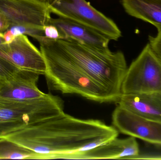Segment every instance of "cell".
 Listing matches in <instances>:
<instances>
[{"mask_svg":"<svg viewBox=\"0 0 161 160\" xmlns=\"http://www.w3.org/2000/svg\"><path fill=\"white\" fill-rule=\"evenodd\" d=\"M44 36L49 39L58 40L62 39V35L59 29L54 25L49 23L43 28Z\"/></svg>","mask_w":161,"mask_h":160,"instance_id":"e0dca14e","label":"cell"},{"mask_svg":"<svg viewBox=\"0 0 161 160\" xmlns=\"http://www.w3.org/2000/svg\"><path fill=\"white\" fill-rule=\"evenodd\" d=\"M161 93V61L149 43L128 68L122 94Z\"/></svg>","mask_w":161,"mask_h":160,"instance_id":"8992f818","label":"cell"},{"mask_svg":"<svg viewBox=\"0 0 161 160\" xmlns=\"http://www.w3.org/2000/svg\"><path fill=\"white\" fill-rule=\"evenodd\" d=\"M5 44H9L14 40L15 37L12 34L10 30H8L3 33Z\"/></svg>","mask_w":161,"mask_h":160,"instance_id":"ffe728a7","label":"cell"},{"mask_svg":"<svg viewBox=\"0 0 161 160\" xmlns=\"http://www.w3.org/2000/svg\"><path fill=\"white\" fill-rule=\"evenodd\" d=\"M0 159L43 160V156L6 138H0Z\"/></svg>","mask_w":161,"mask_h":160,"instance_id":"9a60e30c","label":"cell"},{"mask_svg":"<svg viewBox=\"0 0 161 160\" xmlns=\"http://www.w3.org/2000/svg\"><path fill=\"white\" fill-rule=\"evenodd\" d=\"M63 112L64 101L52 94L27 101L0 100V138Z\"/></svg>","mask_w":161,"mask_h":160,"instance_id":"277c9868","label":"cell"},{"mask_svg":"<svg viewBox=\"0 0 161 160\" xmlns=\"http://www.w3.org/2000/svg\"><path fill=\"white\" fill-rule=\"evenodd\" d=\"M117 103L133 113L161 122V93L122 94Z\"/></svg>","mask_w":161,"mask_h":160,"instance_id":"4fadbf2b","label":"cell"},{"mask_svg":"<svg viewBox=\"0 0 161 160\" xmlns=\"http://www.w3.org/2000/svg\"><path fill=\"white\" fill-rule=\"evenodd\" d=\"M149 43L155 54L161 61V31L158 32L156 36H149Z\"/></svg>","mask_w":161,"mask_h":160,"instance_id":"ac0fdd59","label":"cell"},{"mask_svg":"<svg viewBox=\"0 0 161 160\" xmlns=\"http://www.w3.org/2000/svg\"><path fill=\"white\" fill-rule=\"evenodd\" d=\"M126 12L161 31V0H122Z\"/></svg>","mask_w":161,"mask_h":160,"instance_id":"5bb4252c","label":"cell"},{"mask_svg":"<svg viewBox=\"0 0 161 160\" xmlns=\"http://www.w3.org/2000/svg\"><path fill=\"white\" fill-rule=\"evenodd\" d=\"M2 51L7 59L22 70L44 75L46 70L45 59L25 35L15 38L9 44H4Z\"/></svg>","mask_w":161,"mask_h":160,"instance_id":"9c48e42d","label":"cell"},{"mask_svg":"<svg viewBox=\"0 0 161 160\" xmlns=\"http://www.w3.org/2000/svg\"><path fill=\"white\" fill-rule=\"evenodd\" d=\"M9 27L10 25L5 17L0 13V32L2 33H4L8 30Z\"/></svg>","mask_w":161,"mask_h":160,"instance_id":"d6986e66","label":"cell"},{"mask_svg":"<svg viewBox=\"0 0 161 160\" xmlns=\"http://www.w3.org/2000/svg\"><path fill=\"white\" fill-rule=\"evenodd\" d=\"M57 41L71 60L105 87L117 103L122 95V84L128 68L124 54L113 52L108 48L87 46L72 39Z\"/></svg>","mask_w":161,"mask_h":160,"instance_id":"3957f363","label":"cell"},{"mask_svg":"<svg viewBox=\"0 0 161 160\" xmlns=\"http://www.w3.org/2000/svg\"><path fill=\"white\" fill-rule=\"evenodd\" d=\"M43 1H48V0H43Z\"/></svg>","mask_w":161,"mask_h":160,"instance_id":"7402d4cb","label":"cell"},{"mask_svg":"<svg viewBox=\"0 0 161 160\" xmlns=\"http://www.w3.org/2000/svg\"><path fill=\"white\" fill-rule=\"evenodd\" d=\"M112 125L119 132L161 146V122L138 115L117 106L112 114Z\"/></svg>","mask_w":161,"mask_h":160,"instance_id":"ba28073f","label":"cell"},{"mask_svg":"<svg viewBox=\"0 0 161 160\" xmlns=\"http://www.w3.org/2000/svg\"><path fill=\"white\" fill-rule=\"evenodd\" d=\"M119 133L100 120L79 119L63 112L3 137L41 154L43 160L55 159L92 149Z\"/></svg>","mask_w":161,"mask_h":160,"instance_id":"6da1fadb","label":"cell"},{"mask_svg":"<svg viewBox=\"0 0 161 160\" xmlns=\"http://www.w3.org/2000/svg\"><path fill=\"white\" fill-rule=\"evenodd\" d=\"M37 41L46 62L44 75L50 90L76 94L100 103H116L115 99L105 87L71 60L57 40L43 37Z\"/></svg>","mask_w":161,"mask_h":160,"instance_id":"7a4b0ae2","label":"cell"},{"mask_svg":"<svg viewBox=\"0 0 161 160\" xmlns=\"http://www.w3.org/2000/svg\"><path fill=\"white\" fill-rule=\"evenodd\" d=\"M50 23L56 26L63 39L75 40L81 44L99 49L108 48L110 39L98 32L69 20L51 18Z\"/></svg>","mask_w":161,"mask_h":160,"instance_id":"7c38bea8","label":"cell"},{"mask_svg":"<svg viewBox=\"0 0 161 160\" xmlns=\"http://www.w3.org/2000/svg\"><path fill=\"white\" fill-rule=\"evenodd\" d=\"M140 154L136 138H115L92 149L78 154L67 155L61 159L73 160L133 159Z\"/></svg>","mask_w":161,"mask_h":160,"instance_id":"30bf717a","label":"cell"},{"mask_svg":"<svg viewBox=\"0 0 161 160\" xmlns=\"http://www.w3.org/2000/svg\"><path fill=\"white\" fill-rule=\"evenodd\" d=\"M51 13L89 27L110 40H117L122 33L115 23L85 0H48Z\"/></svg>","mask_w":161,"mask_h":160,"instance_id":"5b68a950","label":"cell"},{"mask_svg":"<svg viewBox=\"0 0 161 160\" xmlns=\"http://www.w3.org/2000/svg\"><path fill=\"white\" fill-rule=\"evenodd\" d=\"M39 74L20 70L13 79L0 81V100L24 101L45 95L37 85Z\"/></svg>","mask_w":161,"mask_h":160,"instance_id":"8fae6325","label":"cell"},{"mask_svg":"<svg viewBox=\"0 0 161 160\" xmlns=\"http://www.w3.org/2000/svg\"><path fill=\"white\" fill-rule=\"evenodd\" d=\"M133 159H148V160H161V155H153V156H141L139 154L137 157H135Z\"/></svg>","mask_w":161,"mask_h":160,"instance_id":"44dd1931","label":"cell"},{"mask_svg":"<svg viewBox=\"0 0 161 160\" xmlns=\"http://www.w3.org/2000/svg\"><path fill=\"white\" fill-rule=\"evenodd\" d=\"M0 13L10 26L43 29L52 18L48 1L43 0H0Z\"/></svg>","mask_w":161,"mask_h":160,"instance_id":"52a82bcc","label":"cell"},{"mask_svg":"<svg viewBox=\"0 0 161 160\" xmlns=\"http://www.w3.org/2000/svg\"><path fill=\"white\" fill-rule=\"evenodd\" d=\"M20 69L0 56V81H7L15 77Z\"/></svg>","mask_w":161,"mask_h":160,"instance_id":"2e32d148","label":"cell"}]
</instances>
